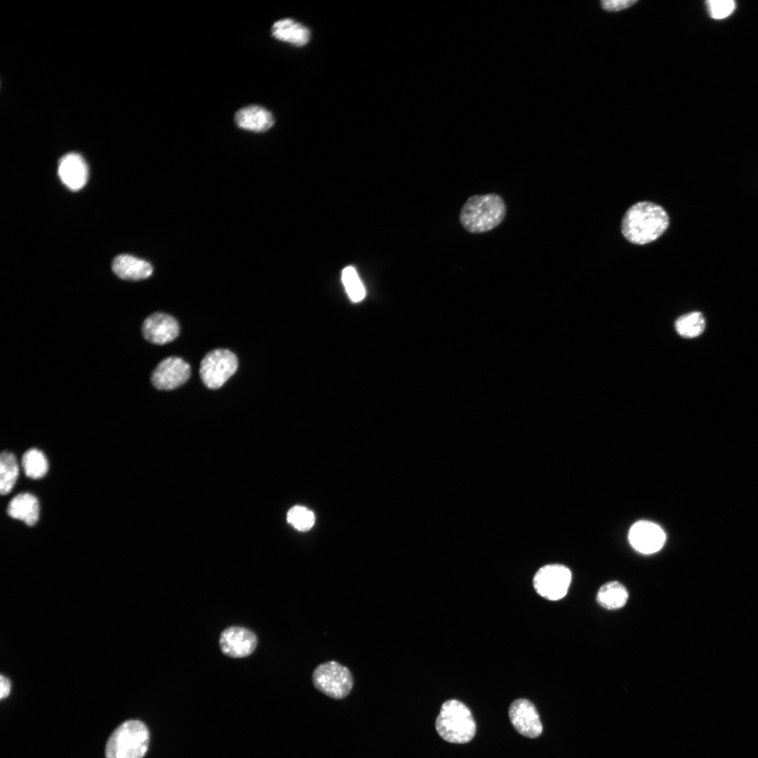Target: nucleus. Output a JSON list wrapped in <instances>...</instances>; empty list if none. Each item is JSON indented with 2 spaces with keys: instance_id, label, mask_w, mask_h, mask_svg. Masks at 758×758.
I'll list each match as a JSON object with an SVG mask.
<instances>
[{
  "instance_id": "nucleus-24",
  "label": "nucleus",
  "mask_w": 758,
  "mask_h": 758,
  "mask_svg": "<svg viewBox=\"0 0 758 758\" xmlns=\"http://www.w3.org/2000/svg\"><path fill=\"white\" fill-rule=\"evenodd\" d=\"M709 15L714 20H722L730 16L736 8L733 0H709L706 1Z\"/></svg>"
},
{
  "instance_id": "nucleus-22",
  "label": "nucleus",
  "mask_w": 758,
  "mask_h": 758,
  "mask_svg": "<svg viewBox=\"0 0 758 758\" xmlns=\"http://www.w3.org/2000/svg\"><path fill=\"white\" fill-rule=\"evenodd\" d=\"M342 281L350 298L353 302H359L364 299L366 294L365 288L354 267L348 266L343 269Z\"/></svg>"
},
{
  "instance_id": "nucleus-25",
  "label": "nucleus",
  "mask_w": 758,
  "mask_h": 758,
  "mask_svg": "<svg viewBox=\"0 0 758 758\" xmlns=\"http://www.w3.org/2000/svg\"><path fill=\"white\" fill-rule=\"evenodd\" d=\"M636 2L637 1L635 0H606L601 1L600 3L604 11L608 12H616L627 8Z\"/></svg>"
},
{
  "instance_id": "nucleus-14",
  "label": "nucleus",
  "mask_w": 758,
  "mask_h": 758,
  "mask_svg": "<svg viewBox=\"0 0 758 758\" xmlns=\"http://www.w3.org/2000/svg\"><path fill=\"white\" fill-rule=\"evenodd\" d=\"M235 124L241 129L264 133L274 124L272 112L258 105H250L240 108L234 117Z\"/></svg>"
},
{
  "instance_id": "nucleus-26",
  "label": "nucleus",
  "mask_w": 758,
  "mask_h": 758,
  "mask_svg": "<svg viewBox=\"0 0 758 758\" xmlns=\"http://www.w3.org/2000/svg\"><path fill=\"white\" fill-rule=\"evenodd\" d=\"M11 691V682L10 681L3 675L0 677V698L1 699L7 697Z\"/></svg>"
},
{
  "instance_id": "nucleus-8",
  "label": "nucleus",
  "mask_w": 758,
  "mask_h": 758,
  "mask_svg": "<svg viewBox=\"0 0 758 758\" xmlns=\"http://www.w3.org/2000/svg\"><path fill=\"white\" fill-rule=\"evenodd\" d=\"M190 366L180 357L163 359L152 373L153 385L160 390H171L183 385L190 376Z\"/></svg>"
},
{
  "instance_id": "nucleus-18",
  "label": "nucleus",
  "mask_w": 758,
  "mask_h": 758,
  "mask_svg": "<svg viewBox=\"0 0 758 758\" xmlns=\"http://www.w3.org/2000/svg\"><path fill=\"white\" fill-rule=\"evenodd\" d=\"M629 594L627 588L617 580L609 581L602 585L597 591L598 604L607 610H617L627 603Z\"/></svg>"
},
{
  "instance_id": "nucleus-4",
  "label": "nucleus",
  "mask_w": 758,
  "mask_h": 758,
  "mask_svg": "<svg viewBox=\"0 0 758 758\" xmlns=\"http://www.w3.org/2000/svg\"><path fill=\"white\" fill-rule=\"evenodd\" d=\"M149 743V732L147 726L139 720H128L109 736L105 747V758H143Z\"/></svg>"
},
{
  "instance_id": "nucleus-3",
  "label": "nucleus",
  "mask_w": 758,
  "mask_h": 758,
  "mask_svg": "<svg viewBox=\"0 0 758 758\" xmlns=\"http://www.w3.org/2000/svg\"><path fill=\"white\" fill-rule=\"evenodd\" d=\"M435 727L444 740L453 743H468L476 732V724L470 710L457 700H449L442 704Z\"/></svg>"
},
{
  "instance_id": "nucleus-9",
  "label": "nucleus",
  "mask_w": 758,
  "mask_h": 758,
  "mask_svg": "<svg viewBox=\"0 0 758 758\" xmlns=\"http://www.w3.org/2000/svg\"><path fill=\"white\" fill-rule=\"evenodd\" d=\"M258 644L256 635L250 630L232 626L220 634L219 646L222 652L231 658H244L251 655Z\"/></svg>"
},
{
  "instance_id": "nucleus-21",
  "label": "nucleus",
  "mask_w": 758,
  "mask_h": 758,
  "mask_svg": "<svg viewBox=\"0 0 758 758\" xmlns=\"http://www.w3.org/2000/svg\"><path fill=\"white\" fill-rule=\"evenodd\" d=\"M22 466L25 475L34 479L45 476L48 469L46 456L36 448H30L23 454Z\"/></svg>"
},
{
  "instance_id": "nucleus-7",
  "label": "nucleus",
  "mask_w": 758,
  "mask_h": 758,
  "mask_svg": "<svg viewBox=\"0 0 758 758\" xmlns=\"http://www.w3.org/2000/svg\"><path fill=\"white\" fill-rule=\"evenodd\" d=\"M572 580L571 570L560 564L541 567L533 577V587L542 597L557 601L566 596Z\"/></svg>"
},
{
  "instance_id": "nucleus-10",
  "label": "nucleus",
  "mask_w": 758,
  "mask_h": 758,
  "mask_svg": "<svg viewBox=\"0 0 758 758\" xmlns=\"http://www.w3.org/2000/svg\"><path fill=\"white\" fill-rule=\"evenodd\" d=\"M665 534L658 524L646 521L635 522L630 528L628 539L637 552L649 554L659 551L665 542Z\"/></svg>"
},
{
  "instance_id": "nucleus-12",
  "label": "nucleus",
  "mask_w": 758,
  "mask_h": 758,
  "mask_svg": "<svg viewBox=\"0 0 758 758\" xmlns=\"http://www.w3.org/2000/svg\"><path fill=\"white\" fill-rule=\"evenodd\" d=\"M180 328L172 316L155 312L147 317L142 326V333L149 342L164 345L173 341L178 335Z\"/></svg>"
},
{
  "instance_id": "nucleus-11",
  "label": "nucleus",
  "mask_w": 758,
  "mask_h": 758,
  "mask_svg": "<svg viewBox=\"0 0 758 758\" xmlns=\"http://www.w3.org/2000/svg\"><path fill=\"white\" fill-rule=\"evenodd\" d=\"M509 717L514 729L524 736L535 738L543 731L538 711L526 699L520 698L512 702L509 708Z\"/></svg>"
},
{
  "instance_id": "nucleus-1",
  "label": "nucleus",
  "mask_w": 758,
  "mask_h": 758,
  "mask_svg": "<svg viewBox=\"0 0 758 758\" xmlns=\"http://www.w3.org/2000/svg\"><path fill=\"white\" fill-rule=\"evenodd\" d=\"M669 223V216L661 206L651 201H639L625 212L621 232L630 243L644 245L660 237Z\"/></svg>"
},
{
  "instance_id": "nucleus-2",
  "label": "nucleus",
  "mask_w": 758,
  "mask_h": 758,
  "mask_svg": "<svg viewBox=\"0 0 758 758\" xmlns=\"http://www.w3.org/2000/svg\"><path fill=\"white\" fill-rule=\"evenodd\" d=\"M505 204L499 195L493 193L474 195L463 205L460 221L471 233H483L498 226L504 219Z\"/></svg>"
},
{
  "instance_id": "nucleus-20",
  "label": "nucleus",
  "mask_w": 758,
  "mask_h": 758,
  "mask_svg": "<svg viewBox=\"0 0 758 758\" xmlns=\"http://www.w3.org/2000/svg\"><path fill=\"white\" fill-rule=\"evenodd\" d=\"M705 319L700 312H691L679 317L674 323L679 335L692 338L699 336L705 328Z\"/></svg>"
},
{
  "instance_id": "nucleus-6",
  "label": "nucleus",
  "mask_w": 758,
  "mask_h": 758,
  "mask_svg": "<svg viewBox=\"0 0 758 758\" xmlns=\"http://www.w3.org/2000/svg\"><path fill=\"white\" fill-rule=\"evenodd\" d=\"M238 360L236 355L226 349H215L208 352L201 361L199 374L203 383L209 389H218L236 372Z\"/></svg>"
},
{
  "instance_id": "nucleus-13",
  "label": "nucleus",
  "mask_w": 758,
  "mask_h": 758,
  "mask_svg": "<svg viewBox=\"0 0 758 758\" xmlns=\"http://www.w3.org/2000/svg\"><path fill=\"white\" fill-rule=\"evenodd\" d=\"M58 175L62 183L68 189L77 191L81 189L87 182L88 166L80 154L71 152L60 159Z\"/></svg>"
},
{
  "instance_id": "nucleus-15",
  "label": "nucleus",
  "mask_w": 758,
  "mask_h": 758,
  "mask_svg": "<svg viewBox=\"0 0 758 758\" xmlns=\"http://www.w3.org/2000/svg\"><path fill=\"white\" fill-rule=\"evenodd\" d=\"M112 268L119 278L128 281L145 279L150 277L153 272L150 263L128 254H121L115 257Z\"/></svg>"
},
{
  "instance_id": "nucleus-16",
  "label": "nucleus",
  "mask_w": 758,
  "mask_h": 758,
  "mask_svg": "<svg viewBox=\"0 0 758 758\" xmlns=\"http://www.w3.org/2000/svg\"><path fill=\"white\" fill-rule=\"evenodd\" d=\"M271 34L274 39L297 47L305 46L311 39L310 29L291 18L276 21L271 27Z\"/></svg>"
},
{
  "instance_id": "nucleus-23",
  "label": "nucleus",
  "mask_w": 758,
  "mask_h": 758,
  "mask_svg": "<svg viewBox=\"0 0 758 758\" xmlns=\"http://www.w3.org/2000/svg\"><path fill=\"white\" fill-rule=\"evenodd\" d=\"M286 518L288 522L300 531L310 530L315 521L314 514L307 507L300 505L291 507L287 513Z\"/></svg>"
},
{
  "instance_id": "nucleus-5",
  "label": "nucleus",
  "mask_w": 758,
  "mask_h": 758,
  "mask_svg": "<svg viewBox=\"0 0 758 758\" xmlns=\"http://www.w3.org/2000/svg\"><path fill=\"white\" fill-rule=\"evenodd\" d=\"M312 679L318 691L333 699L347 697L353 687V677L350 670L335 661L318 665Z\"/></svg>"
},
{
  "instance_id": "nucleus-19",
  "label": "nucleus",
  "mask_w": 758,
  "mask_h": 758,
  "mask_svg": "<svg viewBox=\"0 0 758 758\" xmlns=\"http://www.w3.org/2000/svg\"><path fill=\"white\" fill-rule=\"evenodd\" d=\"M18 474V464L14 454L2 452L0 456V491L2 495H6L12 490Z\"/></svg>"
},
{
  "instance_id": "nucleus-17",
  "label": "nucleus",
  "mask_w": 758,
  "mask_h": 758,
  "mask_svg": "<svg viewBox=\"0 0 758 758\" xmlns=\"http://www.w3.org/2000/svg\"><path fill=\"white\" fill-rule=\"evenodd\" d=\"M7 513L11 517L24 521L27 526H33L38 521L39 517L38 499L29 493H19L9 502Z\"/></svg>"
}]
</instances>
